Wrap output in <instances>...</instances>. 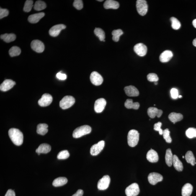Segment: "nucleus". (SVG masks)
<instances>
[{
    "mask_svg": "<svg viewBox=\"0 0 196 196\" xmlns=\"http://www.w3.org/2000/svg\"><path fill=\"white\" fill-rule=\"evenodd\" d=\"M83 193H84L82 189H79L77 191L76 193L73 194L72 196H83Z\"/></svg>",
    "mask_w": 196,
    "mask_h": 196,
    "instance_id": "obj_49",
    "label": "nucleus"
},
{
    "mask_svg": "<svg viewBox=\"0 0 196 196\" xmlns=\"http://www.w3.org/2000/svg\"><path fill=\"white\" fill-rule=\"evenodd\" d=\"M140 104L138 102H133V100L131 99H127L125 103V107L127 109H138L140 107Z\"/></svg>",
    "mask_w": 196,
    "mask_h": 196,
    "instance_id": "obj_28",
    "label": "nucleus"
},
{
    "mask_svg": "<svg viewBox=\"0 0 196 196\" xmlns=\"http://www.w3.org/2000/svg\"><path fill=\"white\" fill-rule=\"evenodd\" d=\"M4 196H15V192L12 189H9Z\"/></svg>",
    "mask_w": 196,
    "mask_h": 196,
    "instance_id": "obj_48",
    "label": "nucleus"
},
{
    "mask_svg": "<svg viewBox=\"0 0 196 196\" xmlns=\"http://www.w3.org/2000/svg\"><path fill=\"white\" fill-rule=\"evenodd\" d=\"M45 15L44 12L37 13V14L31 15L28 18L29 22L31 23H36L38 22Z\"/></svg>",
    "mask_w": 196,
    "mask_h": 196,
    "instance_id": "obj_22",
    "label": "nucleus"
},
{
    "mask_svg": "<svg viewBox=\"0 0 196 196\" xmlns=\"http://www.w3.org/2000/svg\"><path fill=\"white\" fill-rule=\"evenodd\" d=\"M90 78L91 83L96 86H100L103 81V78L102 76L96 71L93 72L91 73Z\"/></svg>",
    "mask_w": 196,
    "mask_h": 196,
    "instance_id": "obj_9",
    "label": "nucleus"
},
{
    "mask_svg": "<svg viewBox=\"0 0 196 196\" xmlns=\"http://www.w3.org/2000/svg\"><path fill=\"white\" fill-rule=\"evenodd\" d=\"M186 136L189 138H192L196 137V129L194 127H190L186 132Z\"/></svg>",
    "mask_w": 196,
    "mask_h": 196,
    "instance_id": "obj_38",
    "label": "nucleus"
},
{
    "mask_svg": "<svg viewBox=\"0 0 196 196\" xmlns=\"http://www.w3.org/2000/svg\"><path fill=\"white\" fill-rule=\"evenodd\" d=\"M21 50L19 47L14 46L11 47L9 51V53L11 57L18 56L21 53Z\"/></svg>",
    "mask_w": 196,
    "mask_h": 196,
    "instance_id": "obj_36",
    "label": "nucleus"
},
{
    "mask_svg": "<svg viewBox=\"0 0 196 196\" xmlns=\"http://www.w3.org/2000/svg\"><path fill=\"white\" fill-rule=\"evenodd\" d=\"M73 5L76 9L81 10L83 7V1L81 0H75L73 2Z\"/></svg>",
    "mask_w": 196,
    "mask_h": 196,
    "instance_id": "obj_43",
    "label": "nucleus"
},
{
    "mask_svg": "<svg viewBox=\"0 0 196 196\" xmlns=\"http://www.w3.org/2000/svg\"><path fill=\"white\" fill-rule=\"evenodd\" d=\"M154 84H155V85H157L158 84L157 82H155Z\"/></svg>",
    "mask_w": 196,
    "mask_h": 196,
    "instance_id": "obj_52",
    "label": "nucleus"
},
{
    "mask_svg": "<svg viewBox=\"0 0 196 196\" xmlns=\"http://www.w3.org/2000/svg\"><path fill=\"white\" fill-rule=\"evenodd\" d=\"M136 7L138 14L141 16H144L148 11V5L145 0H138L136 1Z\"/></svg>",
    "mask_w": 196,
    "mask_h": 196,
    "instance_id": "obj_5",
    "label": "nucleus"
},
{
    "mask_svg": "<svg viewBox=\"0 0 196 196\" xmlns=\"http://www.w3.org/2000/svg\"><path fill=\"white\" fill-rule=\"evenodd\" d=\"M51 148L50 145L47 143H42L36 149V153H37L39 155L40 154H47L50 152L51 150Z\"/></svg>",
    "mask_w": 196,
    "mask_h": 196,
    "instance_id": "obj_21",
    "label": "nucleus"
},
{
    "mask_svg": "<svg viewBox=\"0 0 196 196\" xmlns=\"http://www.w3.org/2000/svg\"><path fill=\"white\" fill-rule=\"evenodd\" d=\"M173 156L170 148H168L166 151L165 155V161L166 164L169 167H171L173 165Z\"/></svg>",
    "mask_w": 196,
    "mask_h": 196,
    "instance_id": "obj_30",
    "label": "nucleus"
},
{
    "mask_svg": "<svg viewBox=\"0 0 196 196\" xmlns=\"http://www.w3.org/2000/svg\"><path fill=\"white\" fill-rule=\"evenodd\" d=\"M170 20L171 22V26L173 29L175 30H178L180 28L181 23L176 18L174 17H171Z\"/></svg>",
    "mask_w": 196,
    "mask_h": 196,
    "instance_id": "obj_37",
    "label": "nucleus"
},
{
    "mask_svg": "<svg viewBox=\"0 0 196 196\" xmlns=\"http://www.w3.org/2000/svg\"><path fill=\"white\" fill-rule=\"evenodd\" d=\"M173 55L172 52L170 50H165L160 56V61L162 63H167L171 59Z\"/></svg>",
    "mask_w": 196,
    "mask_h": 196,
    "instance_id": "obj_20",
    "label": "nucleus"
},
{
    "mask_svg": "<svg viewBox=\"0 0 196 196\" xmlns=\"http://www.w3.org/2000/svg\"><path fill=\"white\" fill-rule=\"evenodd\" d=\"M94 34L99 37L101 41H103L105 39V33L102 29L96 28L94 30Z\"/></svg>",
    "mask_w": 196,
    "mask_h": 196,
    "instance_id": "obj_33",
    "label": "nucleus"
},
{
    "mask_svg": "<svg viewBox=\"0 0 196 196\" xmlns=\"http://www.w3.org/2000/svg\"><path fill=\"white\" fill-rule=\"evenodd\" d=\"M120 6L117 1L113 0H107L105 2L104 6L105 9H117Z\"/></svg>",
    "mask_w": 196,
    "mask_h": 196,
    "instance_id": "obj_23",
    "label": "nucleus"
},
{
    "mask_svg": "<svg viewBox=\"0 0 196 196\" xmlns=\"http://www.w3.org/2000/svg\"><path fill=\"white\" fill-rule=\"evenodd\" d=\"M147 160L150 162H157L159 159V157L157 153L154 150L151 149L148 151L146 155Z\"/></svg>",
    "mask_w": 196,
    "mask_h": 196,
    "instance_id": "obj_19",
    "label": "nucleus"
},
{
    "mask_svg": "<svg viewBox=\"0 0 196 196\" xmlns=\"http://www.w3.org/2000/svg\"><path fill=\"white\" fill-rule=\"evenodd\" d=\"M192 24L194 27L196 28V19L192 21Z\"/></svg>",
    "mask_w": 196,
    "mask_h": 196,
    "instance_id": "obj_50",
    "label": "nucleus"
},
{
    "mask_svg": "<svg viewBox=\"0 0 196 196\" xmlns=\"http://www.w3.org/2000/svg\"><path fill=\"white\" fill-rule=\"evenodd\" d=\"M9 135L12 143L17 146H20L23 141V135L22 132L16 128H11L9 131Z\"/></svg>",
    "mask_w": 196,
    "mask_h": 196,
    "instance_id": "obj_1",
    "label": "nucleus"
},
{
    "mask_svg": "<svg viewBox=\"0 0 196 196\" xmlns=\"http://www.w3.org/2000/svg\"><path fill=\"white\" fill-rule=\"evenodd\" d=\"M33 6V1L31 0L26 1L23 8V10L26 12H29Z\"/></svg>",
    "mask_w": 196,
    "mask_h": 196,
    "instance_id": "obj_39",
    "label": "nucleus"
},
{
    "mask_svg": "<svg viewBox=\"0 0 196 196\" xmlns=\"http://www.w3.org/2000/svg\"><path fill=\"white\" fill-rule=\"evenodd\" d=\"M192 43L194 46L196 47V38L194 39Z\"/></svg>",
    "mask_w": 196,
    "mask_h": 196,
    "instance_id": "obj_51",
    "label": "nucleus"
},
{
    "mask_svg": "<svg viewBox=\"0 0 196 196\" xmlns=\"http://www.w3.org/2000/svg\"><path fill=\"white\" fill-rule=\"evenodd\" d=\"M91 127L89 126L84 125L77 127L73 132V137L74 138H80L84 135L91 133Z\"/></svg>",
    "mask_w": 196,
    "mask_h": 196,
    "instance_id": "obj_3",
    "label": "nucleus"
},
{
    "mask_svg": "<svg viewBox=\"0 0 196 196\" xmlns=\"http://www.w3.org/2000/svg\"><path fill=\"white\" fill-rule=\"evenodd\" d=\"M169 118L171 121L174 124H175L176 122L182 120L183 118V116L181 113L172 112L169 114Z\"/></svg>",
    "mask_w": 196,
    "mask_h": 196,
    "instance_id": "obj_27",
    "label": "nucleus"
},
{
    "mask_svg": "<svg viewBox=\"0 0 196 196\" xmlns=\"http://www.w3.org/2000/svg\"><path fill=\"white\" fill-rule=\"evenodd\" d=\"M173 165L175 169L178 171H181L183 170V165L181 161L176 155L173 156Z\"/></svg>",
    "mask_w": 196,
    "mask_h": 196,
    "instance_id": "obj_24",
    "label": "nucleus"
},
{
    "mask_svg": "<svg viewBox=\"0 0 196 196\" xmlns=\"http://www.w3.org/2000/svg\"><path fill=\"white\" fill-rule=\"evenodd\" d=\"M105 146V142L101 140L97 144L93 145L90 150L91 154L92 156H97L103 149Z\"/></svg>",
    "mask_w": 196,
    "mask_h": 196,
    "instance_id": "obj_8",
    "label": "nucleus"
},
{
    "mask_svg": "<svg viewBox=\"0 0 196 196\" xmlns=\"http://www.w3.org/2000/svg\"><path fill=\"white\" fill-rule=\"evenodd\" d=\"M182 97V96L181 95H179L178 96V97L179 98H181Z\"/></svg>",
    "mask_w": 196,
    "mask_h": 196,
    "instance_id": "obj_53",
    "label": "nucleus"
},
{
    "mask_svg": "<svg viewBox=\"0 0 196 196\" xmlns=\"http://www.w3.org/2000/svg\"><path fill=\"white\" fill-rule=\"evenodd\" d=\"M163 113V111L155 107H150L148 109V115L151 118H154L156 116L161 117Z\"/></svg>",
    "mask_w": 196,
    "mask_h": 196,
    "instance_id": "obj_18",
    "label": "nucleus"
},
{
    "mask_svg": "<svg viewBox=\"0 0 196 196\" xmlns=\"http://www.w3.org/2000/svg\"><path fill=\"white\" fill-rule=\"evenodd\" d=\"M163 176L159 173H152L148 175V182L152 185H154L158 182L163 180Z\"/></svg>",
    "mask_w": 196,
    "mask_h": 196,
    "instance_id": "obj_10",
    "label": "nucleus"
},
{
    "mask_svg": "<svg viewBox=\"0 0 196 196\" xmlns=\"http://www.w3.org/2000/svg\"><path fill=\"white\" fill-rule=\"evenodd\" d=\"M123 34V32L121 29H118L113 30L112 32L113 40L115 42H118L120 36Z\"/></svg>",
    "mask_w": 196,
    "mask_h": 196,
    "instance_id": "obj_34",
    "label": "nucleus"
},
{
    "mask_svg": "<svg viewBox=\"0 0 196 196\" xmlns=\"http://www.w3.org/2000/svg\"><path fill=\"white\" fill-rule=\"evenodd\" d=\"M66 28V26L63 24H59L53 26L49 30L50 35L53 37H56L59 35L63 29Z\"/></svg>",
    "mask_w": 196,
    "mask_h": 196,
    "instance_id": "obj_15",
    "label": "nucleus"
},
{
    "mask_svg": "<svg viewBox=\"0 0 196 196\" xmlns=\"http://www.w3.org/2000/svg\"><path fill=\"white\" fill-rule=\"evenodd\" d=\"M185 157L188 163H190L192 166H194L196 164L195 157L192 151H188L186 153Z\"/></svg>",
    "mask_w": 196,
    "mask_h": 196,
    "instance_id": "obj_31",
    "label": "nucleus"
},
{
    "mask_svg": "<svg viewBox=\"0 0 196 196\" xmlns=\"http://www.w3.org/2000/svg\"><path fill=\"white\" fill-rule=\"evenodd\" d=\"M162 125V123L161 122H159L154 124V130L159 132V135H163V130L161 128Z\"/></svg>",
    "mask_w": 196,
    "mask_h": 196,
    "instance_id": "obj_44",
    "label": "nucleus"
},
{
    "mask_svg": "<svg viewBox=\"0 0 196 196\" xmlns=\"http://www.w3.org/2000/svg\"><path fill=\"white\" fill-rule=\"evenodd\" d=\"M182 158H184V156H183L182 157Z\"/></svg>",
    "mask_w": 196,
    "mask_h": 196,
    "instance_id": "obj_55",
    "label": "nucleus"
},
{
    "mask_svg": "<svg viewBox=\"0 0 196 196\" xmlns=\"http://www.w3.org/2000/svg\"><path fill=\"white\" fill-rule=\"evenodd\" d=\"M74 98L71 96H66L64 97L60 102V107L63 109L69 108L73 105L75 103Z\"/></svg>",
    "mask_w": 196,
    "mask_h": 196,
    "instance_id": "obj_4",
    "label": "nucleus"
},
{
    "mask_svg": "<svg viewBox=\"0 0 196 196\" xmlns=\"http://www.w3.org/2000/svg\"><path fill=\"white\" fill-rule=\"evenodd\" d=\"M171 97L173 99H176L178 97V91L176 88H172L170 91Z\"/></svg>",
    "mask_w": 196,
    "mask_h": 196,
    "instance_id": "obj_46",
    "label": "nucleus"
},
{
    "mask_svg": "<svg viewBox=\"0 0 196 196\" xmlns=\"http://www.w3.org/2000/svg\"><path fill=\"white\" fill-rule=\"evenodd\" d=\"M48 125L45 124H38L37 127V133L39 135H44L48 132Z\"/></svg>",
    "mask_w": 196,
    "mask_h": 196,
    "instance_id": "obj_29",
    "label": "nucleus"
},
{
    "mask_svg": "<svg viewBox=\"0 0 196 196\" xmlns=\"http://www.w3.org/2000/svg\"><path fill=\"white\" fill-rule=\"evenodd\" d=\"M15 84V82L12 80H6L1 84L0 86V89L2 91H7L12 88Z\"/></svg>",
    "mask_w": 196,
    "mask_h": 196,
    "instance_id": "obj_16",
    "label": "nucleus"
},
{
    "mask_svg": "<svg viewBox=\"0 0 196 196\" xmlns=\"http://www.w3.org/2000/svg\"><path fill=\"white\" fill-rule=\"evenodd\" d=\"M97 1H103V0H102V1H99V0H98Z\"/></svg>",
    "mask_w": 196,
    "mask_h": 196,
    "instance_id": "obj_54",
    "label": "nucleus"
},
{
    "mask_svg": "<svg viewBox=\"0 0 196 196\" xmlns=\"http://www.w3.org/2000/svg\"><path fill=\"white\" fill-rule=\"evenodd\" d=\"M140 191L138 184L133 183L126 189L125 194L127 196H136L139 193Z\"/></svg>",
    "mask_w": 196,
    "mask_h": 196,
    "instance_id": "obj_6",
    "label": "nucleus"
},
{
    "mask_svg": "<svg viewBox=\"0 0 196 196\" xmlns=\"http://www.w3.org/2000/svg\"><path fill=\"white\" fill-rule=\"evenodd\" d=\"M110 179L109 176L106 175L99 179L97 184V188L99 190H104L108 189L110 184Z\"/></svg>",
    "mask_w": 196,
    "mask_h": 196,
    "instance_id": "obj_7",
    "label": "nucleus"
},
{
    "mask_svg": "<svg viewBox=\"0 0 196 196\" xmlns=\"http://www.w3.org/2000/svg\"><path fill=\"white\" fill-rule=\"evenodd\" d=\"M46 7V5L45 2L41 1H36L34 5V9L37 11H41L44 10Z\"/></svg>",
    "mask_w": 196,
    "mask_h": 196,
    "instance_id": "obj_35",
    "label": "nucleus"
},
{
    "mask_svg": "<svg viewBox=\"0 0 196 196\" xmlns=\"http://www.w3.org/2000/svg\"><path fill=\"white\" fill-rule=\"evenodd\" d=\"M107 102L103 98H100L96 100L95 102L94 110L97 113L102 112L105 108Z\"/></svg>",
    "mask_w": 196,
    "mask_h": 196,
    "instance_id": "obj_12",
    "label": "nucleus"
},
{
    "mask_svg": "<svg viewBox=\"0 0 196 196\" xmlns=\"http://www.w3.org/2000/svg\"><path fill=\"white\" fill-rule=\"evenodd\" d=\"M69 157V154L67 150H63L59 153L57 158L59 159H67Z\"/></svg>",
    "mask_w": 196,
    "mask_h": 196,
    "instance_id": "obj_40",
    "label": "nucleus"
},
{
    "mask_svg": "<svg viewBox=\"0 0 196 196\" xmlns=\"http://www.w3.org/2000/svg\"><path fill=\"white\" fill-rule=\"evenodd\" d=\"M170 132L168 129L163 130V138L165 140L167 143H170L172 142V139L170 135Z\"/></svg>",
    "mask_w": 196,
    "mask_h": 196,
    "instance_id": "obj_41",
    "label": "nucleus"
},
{
    "mask_svg": "<svg viewBox=\"0 0 196 196\" xmlns=\"http://www.w3.org/2000/svg\"><path fill=\"white\" fill-rule=\"evenodd\" d=\"M193 190L192 186L190 184L187 183L183 186L182 189V196H190Z\"/></svg>",
    "mask_w": 196,
    "mask_h": 196,
    "instance_id": "obj_25",
    "label": "nucleus"
},
{
    "mask_svg": "<svg viewBox=\"0 0 196 196\" xmlns=\"http://www.w3.org/2000/svg\"><path fill=\"white\" fill-rule=\"evenodd\" d=\"M139 133L137 130H131L127 135V143L129 146L131 147L136 146L139 140Z\"/></svg>",
    "mask_w": 196,
    "mask_h": 196,
    "instance_id": "obj_2",
    "label": "nucleus"
},
{
    "mask_svg": "<svg viewBox=\"0 0 196 196\" xmlns=\"http://www.w3.org/2000/svg\"><path fill=\"white\" fill-rule=\"evenodd\" d=\"M53 99L50 94H45L42 95L41 98L38 101V104L41 107H45L50 105Z\"/></svg>",
    "mask_w": 196,
    "mask_h": 196,
    "instance_id": "obj_11",
    "label": "nucleus"
},
{
    "mask_svg": "<svg viewBox=\"0 0 196 196\" xmlns=\"http://www.w3.org/2000/svg\"><path fill=\"white\" fill-rule=\"evenodd\" d=\"M68 182L67 178L64 177H60L55 179L52 183V185L54 187H60L65 185Z\"/></svg>",
    "mask_w": 196,
    "mask_h": 196,
    "instance_id": "obj_26",
    "label": "nucleus"
},
{
    "mask_svg": "<svg viewBox=\"0 0 196 196\" xmlns=\"http://www.w3.org/2000/svg\"><path fill=\"white\" fill-rule=\"evenodd\" d=\"M56 77L60 80H65L67 78V75L61 72H59L56 75Z\"/></svg>",
    "mask_w": 196,
    "mask_h": 196,
    "instance_id": "obj_47",
    "label": "nucleus"
},
{
    "mask_svg": "<svg viewBox=\"0 0 196 196\" xmlns=\"http://www.w3.org/2000/svg\"><path fill=\"white\" fill-rule=\"evenodd\" d=\"M9 11L7 9H3L1 8L0 9V19L5 17L9 15Z\"/></svg>",
    "mask_w": 196,
    "mask_h": 196,
    "instance_id": "obj_45",
    "label": "nucleus"
},
{
    "mask_svg": "<svg viewBox=\"0 0 196 196\" xmlns=\"http://www.w3.org/2000/svg\"><path fill=\"white\" fill-rule=\"evenodd\" d=\"M1 38L6 42H10L15 40L16 36L13 34H5L1 35Z\"/></svg>",
    "mask_w": 196,
    "mask_h": 196,
    "instance_id": "obj_32",
    "label": "nucleus"
},
{
    "mask_svg": "<svg viewBox=\"0 0 196 196\" xmlns=\"http://www.w3.org/2000/svg\"><path fill=\"white\" fill-rule=\"evenodd\" d=\"M147 79L150 82H157L159 80L157 74L154 73H150L147 75Z\"/></svg>",
    "mask_w": 196,
    "mask_h": 196,
    "instance_id": "obj_42",
    "label": "nucleus"
},
{
    "mask_svg": "<svg viewBox=\"0 0 196 196\" xmlns=\"http://www.w3.org/2000/svg\"><path fill=\"white\" fill-rule=\"evenodd\" d=\"M134 51L138 56L143 57L146 55L147 52V47L146 45L142 43L137 44L134 47Z\"/></svg>",
    "mask_w": 196,
    "mask_h": 196,
    "instance_id": "obj_14",
    "label": "nucleus"
},
{
    "mask_svg": "<svg viewBox=\"0 0 196 196\" xmlns=\"http://www.w3.org/2000/svg\"><path fill=\"white\" fill-rule=\"evenodd\" d=\"M125 94L130 97H136L139 95V92L135 86H126L124 88Z\"/></svg>",
    "mask_w": 196,
    "mask_h": 196,
    "instance_id": "obj_17",
    "label": "nucleus"
},
{
    "mask_svg": "<svg viewBox=\"0 0 196 196\" xmlns=\"http://www.w3.org/2000/svg\"><path fill=\"white\" fill-rule=\"evenodd\" d=\"M31 46L32 50L37 53H42L45 50V45L40 40H35L32 41Z\"/></svg>",
    "mask_w": 196,
    "mask_h": 196,
    "instance_id": "obj_13",
    "label": "nucleus"
}]
</instances>
